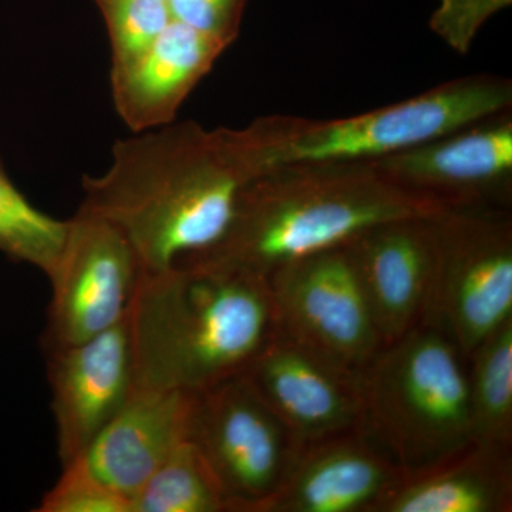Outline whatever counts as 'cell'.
<instances>
[{
    "mask_svg": "<svg viewBox=\"0 0 512 512\" xmlns=\"http://www.w3.org/2000/svg\"><path fill=\"white\" fill-rule=\"evenodd\" d=\"M133 134L114 144L103 174L84 175L79 211L119 228L143 272L163 271L214 247L268 168L252 123L207 130L173 121Z\"/></svg>",
    "mask_w": 512,
    "mask_h": 512,
    "instance_id": "obj_1",
    "label": "cell"
},
{
    "mask_svg": "<svg viewBox=\"0 0 512 512\" xmlns=\"http://www.w3.org/2000/svg\"><path fill=\"white\" fill-rule=\"evenodd\" d=\"M128 323L137 387L190 393L242 375L278 333L265 278L198 259L143 272Z\"/></svg>",
    "mask_w": 512,
    "mask_h": 512,
    "instance_id": "obj_2",
    "label": "cell"
},
{
    "mask_svg": "<svg viewBox=\"0 0 512 512\" xmlns=\"http://www.w3.org/2000/svg\"><path fill=\"white\" fill-rule=\"evenodd\" d=\"M448 208L400 187L372 160L276 165L242 192L224 237L184 259L231 266L268 281L282 266L343 247L375 225L433 217Z\"/></svg>",
    "mask_w": 512,
    "mask_h": 512,
    "instance_id": "obj_3",
    "label": "cell"
},
{
    "mask_svg": "<svg viewBox=\"0 0 512 512\" xmlns=\"http://www.w3.org/2000/svg\"><path fill=\"white\" fill-rule=\"evenodd\" d=\"M464 362L453 340L420 323L359 370L356 429L404 478L474 443Z\"/></svg>",
    "mask_w": 512,
    "mask_h": 512,
    "instance_id": "obj_4",
    "label": "cell"
},
{
    "mask_svg": "<svg viewBox=\"0 0 512 512\" xmlns=\"http://www.w3.org/2000/svg\"><path fill=\"white\" fill-rule=\"evenodd\" d=\"M512 107V83L495 74L460 77L412 99L357 116L252 121L266 168L305 161H370L402 153Z\"/></svg>",
    "mask_w": 512,
    "mask_h": 512,
    "instance_id": "obj_5",
    "label": "cell"
},
{
    "mask_svg": "<svg viewBox=\"0 0 512 512\" xmlns=\"http://www.w3.org/2000/svg\"><path fill=\"white\" fill-rule=\"evenodd\" d=\"M437 262L426 315L467 357L512 318L510 208H448L434 217Z\"/></svg>",
    "mask_w": 512,
    "mask_h": 512,
    "instance_id": "obj_6",
    "label": "cell"
},
{
    "mask_svg": "<svg viewBox=\"0 0 512 512\" xmlns=\"http://www.w3.org/2000/svg\"><path fill=\"white\" fill-rule=\"evenodd\" d=\"M191 440L231 512H265L305 448L244 373L197 393Z\"/></svg>",
    "mask_w": 512,
    "mask_h": 512,
    "instance_id": "obj_7",
    "label": "cell"
},
{
    "mask_svg": "<svg viewBox=\"0 0 512 512\" xmlns=\"http://www.w3.org/2000/svg\"><path fill=\"white\" fill-rule=\"evenodd\" d=\"M143 268L119 228L77 211L52 272L46 350L96 338L126 318Z\"/></svg>",
    "mask_w": 512,
    "mask_h": 512,
    "instance_id": "obj_8",
    "label": "cell"
},
{
    "mask_svg": "<svg viewBox=\"0 0 512 512\" xmlns=\"http://www.w3.org/2000/svg\"><path fill=\"white\" fill-rule=\"evenodd\" d=\"M268 282L282 335L357 372L382 348L345 245L282 266Z\"/></svg>",
    "mask_w": 512,
    "mask_h": 512,
    "instance_id": "obj_9",
    "label": "cell"
},
{
    "mask_svg": "<svg viewBox=\"0 0 512 512\" xmlns=\"http://www.w3.org/2000/svg\"><path fill=\"white\" fill-rule=\"evenodd\" d=\"M372 161L400 187L448 207L510 208L511 110Z\"/></svg>",
    "mask_w": 512,
    "mask_h": 512,
    "instance_id": "obj_10",
    "label": "cell"
},
{
    "mask_svg": "<svg viewBox=\"0 0 512 512\" xmlns=\"http://www.w3.org/2000/svg\"><path fill=\"white\" fill-rule=\"evenodd\" d=\"M244 376L303 446L356 429L359 372L282 333Z\"/></svg>",
    "mask_w": 512,
    "mask_h": 512,
    "instance_id": "obj_11",
    "label": "cell"
},
{
    "mask_svg": "<svg viewBox=\"0 0 512 512\" xmlns=\"http://www.w3.org/2000/svg\"><path fill=\"white\" fill-rule=\"evenodd\" d=\"M62 467L83 456L137 389L128 315L101 335L47 352Z\"/></svg>",
    "mask_w": 512,
    "mask_h": 512,
    "instance_id": "obj_12",
    "label": "cell"
},
{
    "mask_svg": "<svg viewBox=\"0 0 512 512\" xmlns=\"http://www.w3.org/2000/svg\"><path fill=\"white\" fill-rule=\"evenodd\" d=\"M434 217L383 222L345 245L383 346L426 315L437 262Z\"/></svg>",
    "mask_w": 512,
    "mask_h": 512,
    "instance_id": "obj_13",
    "label": "cell"
},
{
    "mask_svg": "<svg viewBox=\"0 0 512 512\" xmlns=\"http://www.w3.org/2000/svg\"><path fill=\"white\" fill-rule=\"evenodd\" d=\"M197 393L137 387L79 458L128 503L178 446L191 439Z\"/></svg>",
    "mask_w": 512,
    "mask_h": 512,
    "instance_id": "obj_14",
    "label": "cell"
},
{
    "mask_svg": "<svg viewBox=\"0 0 512 512\" xmlns=\"http://www.w3.org/2000/svg\"><path fill=\"white\" fill-rule=\"evenodd\" d=\"M228 49L220 40L171 20L140 55L111 67V97L133 133L167 126Z\"/></svg>",
    "mask_w": 512,
    "mask_h": 512,
    "instance_id": "obj_15",
    "label": "cell"
},
{
    "mask_svg": "<svg viewBox=\"0 0 512 512\" xmlns=\"http://www.w3.org/2000/svg\"><path fill=\"white\" fill-rule=\"evenodd\" d=\"M404 476L353 429L303 448L265 512H375Z\"/></svg>",
    "mask_w": 512,
    "mask_h": 512,
    "instance_id": "obj_16",
    "label": "cell"
},
{
    "mask_svg": "<svg viewBox=\"0 0 512 512\" xmlns=\"http://www.w3.org/2000/svg\"><path fill=\"white\" fill-rule=\"evenodd\" d=\"M511 507V448L473 443L404 478L375 512H507Z\"/></svg>",
    "mask_w": 512,
    "mask_h": 512,
    "instance_id": "obj_17",
    "label": "cell"
},
{
    "mask_svg": "<svg viewBox=\"0 0 512 512\" xmlns=\"http://www.w3.org/2000/svg\"><path fill=\"white\" fill-rule=\"evenodd\" d=\"M467 360L473 441L511 448L512 318L491 332Z\"/></svg>",
    "mask_w": 512,
    "mask_h": 512,
    "instance_id": "obj_18",
    "label": "cell"
},
{
    "mask_svg": "<svg viewBox=\"0 0 512 512\" xmlns=\"http://www.w3.org/2000/svg\"><path fill=\"white\" fill-rule=\"evenodd\" d=\"M224 498L200 448L184 441L131 500L130 512H224Z\"/></svg>",
    "mask_w": 512,
    "mask_h": 512,
    "instance_id": "obj_19",
    "label": "cell"
},
{
    "mask_svg": "<svg viewBox=\"0 0 512 512\" xmlns=\"http://www.w3.org/2000/svg\"><path fill=\"white\" fill-rule=\"evenodd\" d=\"M67 229L69 220L40 211L19 191L0 160V254L47 276L62 252Z\"/></svg>",
    "mask_w": 512,
    "mask_h": 512,
    "instance_id": "obj_20",
    "label": "cell"
},
{
    "mask_svg": "<svg viewBox=\"0 0 512 512\" xmlns=\"http://www.w3.org/2000/svg\"><path fill=\"white\" fill-rule=\"evenodd\" d=\"M99 6L111 49V67L140 55L168 25L167 0H94Z\"/></svg>",
    "mask_w": 512,
    "mask_h": 512,
    "instance_id": "obj_21",
    "label": "cell"
},
{
    "mask_svg": "<svg viewBox=\"0 0 512 512\" xmlns=\"http://www.w3.org/2000/svg\"><path fill=\"white\" fill-rule=\"evenodd\" d=\"M39 512H130L126 498L114 493L80 461L63 467L62 477L43 497Z\"/></svg>",
    "mask_w": 512,
    "mask_h": 512,
    "instance_id": "obj_22",
    "label": "cell"
},
{
    "mask_svg": "<svg viewBox=\"0 0 512 512\" xmlns=\"http://www.w3.org/2000/svg\"><path fill=\"white\" fill-rule=\"evenodd\" d=\"M512 0H440L430 29L458 55H467L481 28Z\"/></svg>",
    "mask_w": 512,
    "mask_h": 512,
    "instance_id": "obj_23",
    "label": "cell"
},
{
    "mask_svg": "<svg viewBox=\"0 0 512 512\" xmlns=\"http://www.w3.org/2000/svg\"><path fill=\"white\" fill-rule=\"evenodd\" d=\"M171 18L231 46L237 40L247 0H167Z\"/></svg>",
    "mask_w": 512,
    "mask_h": 512,
    "instance_id": "obj_24",
    "label": "cell"
}]
</instances>
